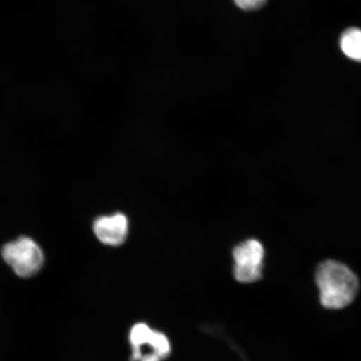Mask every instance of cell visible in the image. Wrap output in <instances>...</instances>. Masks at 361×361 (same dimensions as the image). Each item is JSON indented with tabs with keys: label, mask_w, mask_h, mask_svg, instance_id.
Masks as SVG:
<instances>
[{
	"label": "cell",
	"mask_w": 361,
	"mask_h": 361,
	"mask_svg": "<svg viewBox=\"0 0 361 361\" xmlns=\"http://www.w3.org/2000/svg\"><path fill=\"white\" fill-rule=\"evenodd\" d=\"M315 281L320 303L327 309L345 308L355 299L359 281L348 266L336 260H326L318 265Z\"/></svg>",
	"instance_id": "cell-1"
},
{
	"label": "cell",
	"mask_w": 361,
	"mask_h": 361,
	"mask_svg": "<svg viewBox=\"0 0 361 361\" xmlns=\"http://www.w3.org/2000/svg\"><path fill=\"white\" fill-rule=\"evenodd\" d=\"M2 257L15 273L21 278L34 276L42 269L44 254L33 239L21 237L2 248Z\"/></svg>",
	"instance_id": "cell-2"
},
{
	"label": "cell",
	"mask_w": 361,
	"mask_h": 361,
	"mask_svg": "<svg viewBox=\"0 0 361 361\" xmlns=\"http://www.w3.org/2000/svg\"><path fill=\"white\" fill-rule=\"evenodd\" d=\"M264 255L263 245L255 238L248 239L234 247V277L237 281L243 283L259 281L263 274Z\"/></svg>",
	"instance_id": "cell-3"
},
{
	"label": "cell",
	"mask_w": 361,
	"mask_h": 361,
	"mask_svg": "<svg viewBox=\"0 0 361 361\" xmlns=\"http://www.w3.org/2000/svg\"><path fill=\"white\" fill-rule=\"evenodd\" d=\"M93 230L104 245L120 246L128 237V220L123 214L100 216L94 221Z\"/></svg>",
	"instance_id": "cell-4"
},
{
	"label": "cell",
	"mask_w": 361,
	"mask_h": 361,
	"mask_svg": "<svg viewBox=\"0 0 361 361\" xmlns=\"http://www.w3.org/2000/svg\"><path fill=\"white\" fill-rule=\"evenodd\" d=\"M341 47L347 57L361 62V30H347L341 36Z\"/></svg>",
	"instance_id": "cell-5"
},
{
	"label": "cell",
	"mask_w": 361,
	"mask_h": 361,
	"mask_svg": "<svg viewBox=\"0 0 361 361\" xmlns=\"http://www.w3.org/2000/svg\"><path fill=\"white\" fill-rule=\"evenodd\" d=\"M152 334V329L147 324H135L130 332V343L133 348L147 345L150 341Z\"/></svg>",
	"instance_id": "cell-6"
},
{
	"label": "cell",
	"mask_w": 361,
	"mask_h": 361,
	"mask_svg": "<svg viewBox=\"0 0 361 361\" xmlns=\"http://www.w3.org/2000/svg\"><path fill=\"white\" fill-rule=\"evenodd\" d=\"M149 342L162 360L168 357L171 352V345L168 337L164 334L153 331L151 340Z\"/></svg>",
	"instance_id": "cell-7"
},
{
	"label": "cell",
	"mask_w": 361,
	"mask_h": 361,
	"mask_svg": "<svg viewBox=\"0 0 361 361\" xmlns=\"http://www.w3.org/2000/svg\"><path fill=\"white\" fill-rule=\"evenodd\" d=\"M133 352L130 361H162L159 355H158L153 348L150 342L147 345L133 348Z\"/></svg>",
	"instance_id": "cell-8"
},
{
	"label": "cell",
	"mask_w": 361,
	"mask_h": 361,
	"mask_svg": "<svg viewBox=\"0 0 361 361\" xmlns=\"http://www.w3.org/2000/svg\"><path fill=\"white\" fill-rule=\"evenodd\" d=\"M233 1L243 11H255L264 7L268 0H233Z\"/></svg>",
	"instance_id": "cell-9"
}]
</instances>
